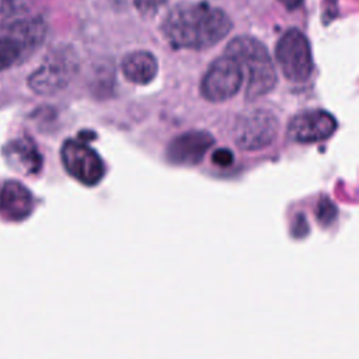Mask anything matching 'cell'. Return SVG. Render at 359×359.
I'll list each match as a JSON object with an SVG mask.
<instances>
[{"label":"cell","instance_id":"cell-16","mask_svg":"<svg viewBox=\"0 0 359 359\" xmlns=\"http://www.w3.org/2000/svg\"><path fill=\"white\" fill-rule=\"evenodd\" d=\"M133 3L142 15L150 17L156 14L167 3V0H133Z\"/></svg>","mask_w":359,"mask_h":359},{"label":"cell","instance_id":"cell-11","mask_svg":"<svg viewBox=\"0 0 359 359\" xmlns=\"http://www.w3.org/2000/svg\"><path fill=\"white\" fill-rule=\"evenodd\" d=\"M34 196L20 181L6 180L0 182V216L8 222H20L31 215Z\"/></svg>","mask_w":359,"mask_h":359},{"label":"cell","instance_id":"cell-2","mask_svg":"<svg viewBox=\"0 0 359 359\" xmlns=\"http://www.w3.org/2000/svg\"><path fill=\"white\" fill-rule=\"evenodd\" d=\"M243 69L247 77L245 98L254 101L269 91L276 84V70L265 45L254 36L238 35L233 38L224 50Z\"/></svg>","mask_w":359,"mask_h":359},{"label":"cell","instance_id":"cell-5","mask_svg":"<svg viewBox=\"0 0 359 359\" xmlns=\"http://www.w3.org/2000/svg\"><path fill=\"white\" fill-rule=\"evenodd\" d=\"M275 59L282 74L293 83L306 81L313 72L311 48L307 36L297 28L287 29L275 46Z\"/></svg>","mask_w":359,"mask_h":359},{"label":"cell","instance_id":"cell-12","mask_svg":"<svg viewBox=\"0 0 359 359\" xmlns=\"http://www.w3.org/2000/svg\"><path fill=\"white\" fill-rule=\"evenodd\" d=\"M121 70L128 81L144 86L151 83L157 76L158 63L156 56L149 50H132L123 56Z\"/></svg>","mask_w":359,"mask_h":359},{"label":"cell","instance_id":"cell-6","mask_svg":"<svg viewBox=\"0 0 359 359\" xmlns=\"http://www.w3.org/2000/svg\"><path fill=\"white\" fill-rule=\"evenodd\" d=\"M279 130L278 118L268 109L257 108L243 112L234 125V142L247 151H257L271 146Z\"/></svg>","mask_w":359,"mask_h":359},{"label":"cell","instance_id":"cell-17","mask_svg":"<svg viewBox=\"0 0 359 359\" xmlns=\"http://www.w3.org/2000/svg\"><path fill=\"white\" fill-rule=\"evenodd\" d=\"M233 160H234V156L229 149H217L212 154L213 164L219 167H229L233 164Z\"/></svg>","mask_w":359,"mask_h":359},{"label":"cell","instance_id":"cell-1","mask_svg":"<svg viewBox=\"0 0 359 359\" xmlns=\"http://www.w3.org/2000/svg\"><path fill=\"white\" fill-rule=\"evenodd\" d=\"M230 17L208 3L178 4L161 24L165 41L175 49L201 50L220 42L231 29Z\"/></svg>","mask_w":359,"mask_h":359},{"label":"cell","instance_id":"cell-3","mask_svg":"<svg viewBox=\"0 0 359 359\" xmlns=\"http://www.w3.org/2000/svg\"><path fill=\"white\" fill-rule=\"evenodd\" d=\"M46 22L38 15H25L0 25V72L29 59L45 42Z\"/></svg>","mask_w":359,"mask_h":359},{"label":"cell","instance_id":"cell-14","mask_svg":"<svg viewBox=\"0 0 359 359\" xmlns=\"http://www.w3.org/2000/svg\"><path fill=\"white\" fill-rule=\"evenodd\" d=\"M29 15L28 0H0V25Z\"/></svg>","mask_w":359,"mask_h":359},{"label":"cell","instance_id":"cell-13","mask_svg":"<svg viewBox=\"0 0 359 359\" xmlns=\"http://www.w3.org/2000/svg\"><path fill=\"white\" fill-rule=\"evenodd\" d=\"M6 156L10 163H15L17 170L27 174H35L41 168V154L29 137H20L10 142L6 147Z\"/></svg>","mask_w":359,"mask_h":359},{"label":"cell","instance_id":"cell-9","mask_svg":"<svg viewBox=\"0 0 359 359\" xmlns=\"http://www.w3.org/2000/svg\"><path fill=\"white\" fill-rule=\"evenodd\" d=\"M337 129V119L327 111L310 109L294 115L287 125V136L297 143L328 139Z\"/></svg>","mask_w":359,"mask_h":359},{"label":"cell","instance_id":"cell-7","mask_svg":"<svg viewBox=\"0 0 359 359\" xmlns=\"http://www.w3.org/2000/svg\"><path fill=\"white\" fill-rule=\"evenodd\" d=\"M244 81L241 66L227 55L213 60L201 80V94L210 102H223L234 97Z\"/></svg>","mask_w":359,"mask_h":359},{"label":"cell","instance_id":"cell-18","mask_svg":"<svg viewBox=\"0 0 359 359\" xmlns=\"http://www.w3.org/2000/svg\"><path fill=\"white\" fill-rule=\"evenodd\" d=\"M302 1H303V0H279V3H282L283 7L287 8V10H294V8H297V7L302 4Z\"/></svg>","mask_w":359,"mask_h":359},{"label":"cell","instance_id":"cell-15","mask_svg":"<svg viewBox=\"0 0 359 359\" xmlns=\"http://www.w3.org/2000/svg\"><path fill=\"white\" fill-rule=\"evenodd\" d=\"M337 216V209L334 206V203L327 199V198H323L317 206V217L320 220L321 224H330Z\"/></svg>","mask_w":359,"mask_h":359},{"label":"cell","instance_id":"cell-10","mask_svg":"<svg viewBox=\"0 0 359 359\" xmlns=\"http://www.w3.org/2000/svg\"><path fill=\"white\" fill-rule=\"evenodd\" d=\"M213 137L205 130H189L174 137L165 157L175 165H196L213 144Z\"/></svg>","mask_w":359,"mask_h":359},{"label":"cell","instance_id":"cell-4","mask_svg":"<svg viewBox=\"0 0 359 359\" xmlns=\"http://www.w3.org/2000/svg\"><path fill=\"white\" fill-rule=\"evenodd\" d=\"M79 67L77 56L69 46L48 53L43 62L28 76V87L38 95H52L69 86Z\"/></svg>","mask_w":359,"mask_h":359},{"label":"cell","instance_id":"cell-8","mask_svg":"<svg viewBox=\"0 0 359 359\" xmlns=\"http://www.w3.org/2000/svg\"><path fill=\"white\" fill-rule=\"evenodd\" d=\"M60 157L65 170L84 185H97L105 174L102 158L81 140L67 139L60 149Z\"/></svg>","mask_w":359,"mask_h":359}]
</instances>
